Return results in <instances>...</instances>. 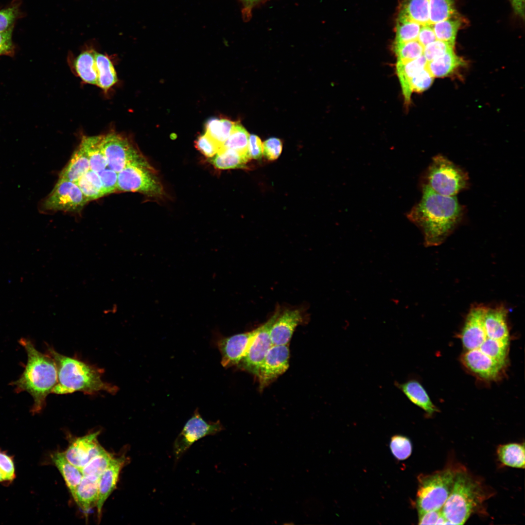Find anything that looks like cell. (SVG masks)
Here are the masks:
<instances>
[{
	"label": "cell",
	"instance_id": "cell-1",
	"mask_svg": "<svg viewBox=\"0 0 525 525\" xmlns=\"http://www.w3.org/2000/svg\"><path fill=\"white\" fill-rule=\"evenodd\" d=\"M487 307L478 306L469 312L460 334L464 349L461 361L477 377L487 381L497 380L508 362L510 341L493 339L484 325Z\"/></svg>",
	"mask_w": 525,
	"mask_h": 525
},
{
	"label": "cell",
	"instance_id": "cell-2",
	"mask_svg": "<svg viewBox=\"0 0 525 525\" xmlns=\"http://www.w3.org/2000/svg\"><path fill=\"white\" fill-rule=\"evenodd\" d=\"M464 209L456 197L439 194L427 184L420 201L407 214L408 218L422 231L426 244H440L462 219Z\"/></svg>",
	"mask_w": 525,
	"mask_h": 525
},
{
	"label": "cell",
	"instance_id": "cell-3",
	"mask_svg": "<svg viewBox=\"0 0 525 525\" xmlns=\"http://www.w3.org/2000/svg\"><path fill=\"white\" fill-rule=\"evenodd\" d=\"M20 344L27 354V362L20 377L12 383L17 392L27 391L33 397L31 412H40L46 404V399L57 383L55 363L49 354L38 351L29 339L21 338Z\"/></svg>",
	"mask_w": 525,
	"mask_h": 525
},
{
	"label": "cell",
	"instance_id": "cell-4",
	"mask_svg": "<svg viewBox=\"0 0 525 525\" xmlns=\"http://www.w3.org/2000/svg\"><path fill=\"white\" fill-rule=\"evenodd\" d=\"M49 355L56 365L57 383L52 393L67 394L81 391L93 394L101 391L115 393L118 389L115 385L104 382L101 372L77 359L62 355L49 348Z\"/></svg>",
	"mask_w": 525,
	"mask_h": 525
},
{
	"label": "cell",
	"instance_id": "cell-5",
	"mask_svg": "<svg viewBox=\"0 0 525 525\" xmlns=\"http://www.w3.org/2000/svg\"><path fill=\"white\" fill-rule=\"evenodd\" d=\"M481 486L464 471H456L451 491L441 508L449 524L463 525L483 501Z\"/></svg>",
	"mask_w": 525,
	"mask_h": 525
},
{
	"label": "cell",
	"instance_id": "cell-6",
	"mask_svg": "<svg viewBox=\"0 0 525 525\" xmlns=\"http://www.w3.org/2000/svg\"><path fill=\"white\" fill-rule=\"evenodd\" d=\"M117 190L138 192L154 198H161L165 194L156 171L144 157L130 163L118 173Z\"/></svg>",
	"mask_w": 525,
	"mask_h": 525
},
{
	"label": "cell",
	"instance_id": "cell-7",
	"mask_svg": "<svg viewBox=\"0 0 525 525\" xmlns=\"http://www.w3.org/2000/svg\"><path fill=\"white\" fill-rule=\"evenodd\" d=\"M456 471L448 468L420 476L416 496L419 514L442 508L452 489Z\"/></svg>",
	"mask_w": 525,
	"mask_h": 525
},
{
	"label": "cell",
	"instance_id": "cell-8",
	"mask_svg": "<svg viewBox=\"0 0 525 525\" xmlns=\"http://www.w3.org/2000/svg\"><path fill=\"white\" fill-rule=\"evenodd\" d=\"M427 184L437 193L454 196L468 186L466 173L445 157L435 156L429 166Z\"/></svg>",
	"mask_w": 525,
	"mask_h": 525
},
{
	"label": "cell",
	"instance_id": "cell-9",
	"mask_svg": "<svg viewBox=\"0 0 525 525\" xmlns=\"http://www.w3.org/2000/svg\"><path fill=\"white\" fill-rule=\"evenodd\" d=\"M225 429L220 420L207 421L196 409L188 420L173 444V455L176 464L196 441L208 436L217 434Z\"/></svg>",
	"mask_w": 525,
	"mask_h": 525
},
{
	"label": "cell",
	"instance_id": "cell-10",
	"mask_svg": "<svg viewBox=\"0 0 525 525\" xmlns=\"http://www.w3.org/2000/svg\"><path fill=\"white\" fill-rule=\"evenodd\" d=\"M88 202L75 182L58 178L53 189L43 200L41 209L45 211L75 212Z\"/></svg>",
	"mask_w": 525,
	"mask_h": 525
},
{
	"label": "cell",
	"instance_id": "cell-11",
	"mask_svg": "<svg viewBox=\"0 0 525 525\" xmlns=\"http://www.w3.org/2000/svg\"><path fill=\"white\" fill-rule=\"evenodd\" d=\"M102 146L107 167L117 173L130 163L144 158L126 138L115 132L103 135Z\"/></svg>",
	"mask_w": 525,
	"mask_h": 525
},
{
	"label": "cell",
	"instance_id": "cell-12",
	"mask_svg": "<svg viewBox=\"0 0 525 525\" xmlns=\"http://www.w3.org/2000/svg\"><path fill=\"white\" fill-rule=\"evenodd\" d=\"M281 310L277 308L273 315L264 323L256 328V332L248 350L237 366L256 376L260 366L269 349L272 346L270 331Z\"/></svg>",
	"mask_w": 525,
	"mask_h": 525
},
{
	"label": "cell",
	"instance_id": "cell-13",
	"mask_svg": "<svg viewBox=\"0 0 525 525\" xmlns=\"http://www.w3.org/2000/svg\"><path fill=\"white\" fill-rule=\"evenodd\" d=\"M289 356L288 344L272 345L269 349L260 366L257 376L261 390L287 370Z\"/></svg>",
	"mask_w": 525,
	"mask_h": 525
},
{
	"label": "cell",
	"instance_id": "cell-14",
	"mask_svg": "<svg viewBox=\"0 0 525 525\" xmlns=\"http://www.w3.org/2000/svg\"><path fill=\"white\" fill-rule=\"evenodd\" d=\"M257 329L219 339L218 347L225 368L237 366L246 354Z\"/></svg>",
	"mask_w": 525,
	"mask_h": 525
},
{
	"label": "cell",
	"instance_id": "cell-15",
	"mask_svg": "<svg viewBox=\"0 0 525 525\" xmlns=\"http://www.w3.org/2000/svg\"><path fill=\"white\" fill-rule=\"evenodd\" d=\"M97 431L74 439L64 452L66 458L80 470L105 450L99 444Z\"/></svg>",
	"mask_w": 525,
	"mask_h": 525
},
{
	"label": "cell",
	"instance_id": "cell-16",
	"mask_svg": "<svg viewBox=\"0 0 525 525\" xmlns=\"http://www.w3.org/2000/svg\"><path fill=\"white\" fill-rule=\"evenodd\" d=\"M303 319V311L299 308L281 311L270 331L273 345H287L296 328Z\"/></svg>",
	"mask_w": 525,
	"mask_h": 525
},
{
	"label": "cell",
	"instance_id": "cell-17",
	"mask_svg": "<svg viewBox=\"0 0 525 525\" xmlns=\"http://www.w3.org/2000/svg\"><path fill=\"white\" fill-rule=\"evenodd\" d=\"M125 460L123 456L113 458L110 464L99 478L96 503L99 521L105 502L116 487L120 473L125 463Z\"/></svg>",
	"mask_w": 525,
	"mask_h": 525
},
{
	"label": "cell",
	"instance_id": "cell-18",
	"mask_svg": "<svg viewBox=\"0 0 525 525\" xmlns=\"http://www.w3.org/2000/svg\"><path fill=\"white\" fill-rule=\"evenodd\" d=\"M395 385L412 403L422 409L427 415H432L438 411L425 388L418 380L411 379L403 383L395 382Z\"/></svg>",
	"mask_w": 525,
	"mask_h": 525
},
{
	"label": "cell",
	"instance_id": "cell-19",
	"mask_svg": "<svg viewBox=\"0 0 525 525\" xmlns=\"http://www.w3.org/2000/svg\"><path fill=\"white\" fill-rule=\"evenodd\" d=\"M506 309L503 306L487 307L484 316V325L487 334L496 340L510 341L507 322Z\"/></svg>",
	"mask_w": 525,
	"mask_h": 525
},
{
	"label": "cell",
	"instance_id": "cell-20",
	"mask_svg": "<svg viewBox=\"0 0 525 525\" xmlns=\"http://www.w3.org/2000/svg\"><path fill=\"white\" fill-rule=\"evenodd\" d=\"M426 64L427 61L423 55L409 61H397V74L406 104H409L410 102L412 93L410 86V81L416 74L425 68Z\"/></svg>",
	"mask_w": 525,
	"mask_h": 525
},
{
	"label": "cell",
	"instance_id": "cell-21",
	"mask_svg": "<svg viewBox=\"0 0 525 525\" xmlns=\"http://www.w3.org/2000/svg\"><path fill=\"white\" fill-rule=\"evenodd\" d=\"M99 479V478L94 476H83L72 496L78 506L86 513L96 505Z\"/></svg>",
	"mask_w": 525,
	"mask_h": 525
},
{
	"label": "cell",
	"instance_id": "cell-22",
	"mask_svg": "<svg viewBox=\"0 0 525 525\" xmlns=\"http://www.w3.org/2000/svg\"><path fill=\"white\" fill-rule=\"evenodd\" d=\"M50 458L61 474L73 496L83 477L81 470L66 458L64 452H52L50 455Z\"/></svg>",
	"mask_w": 525,
	"mask_h": 525
},
{
	"label": "cell",
	"instance_id": "cell-23",
	"mask_svg": "<svg viewBox=\"0 0 525 525\" xmlns=\"http://www.w3.org/2000/svg\"><path fill=\"white\" fill-rule=\"evenodd\" d=\"M465 62L452 49L443 55L427 62L426 68L434 77H444L463 66Z\"/></svg>",
	"mask_w": 525,
	"mask_h": 525
},
{
	"label": "cell",
	"instance_id": "cell-24",
	"mask_svg": "<svg viewBox=\"0 0 525 525\" xmlns=\"http://www.w3.org/2000/svg\"><path fill=\"white\" fill-rule=\"evenodd\" d=\"M103 135L83 137L80 145L86 152L90 169L99 173L107 167L106 158L102 149Z\"/></svg>",
	"mask_w": 525,
	"mask_h": 525
},
{
	"label": "cell",
	"instance_id": "cell-25",
	"mask_svg": "<svg viewBox=\"0 0 525 525\" xmlns=\"http://www.w3.org/2000/svg\"><path fill=\"white\" fill-rule=\"evenodd\" d=\"M90 169L88 156L80 144L59 175V178L76 182Z\"/></svg>",
	"mask_w": 525,
	"mask_h": 525
},
{
	"label": "cell",
	"instance_id": "cell-26",
	"mask_svg": "<svg viewBox=\"0 0 525 525\" xmlns=\"http://www.w3.org/2000/svg\"><path fill=\"white\" fill-rule=\"evenodd\" d=\"M95 51L90 49L82 52L74 61V68L77 74L85 82L96 85L98 72L95 57Z\"/></svg>",
	"mask_w": 525,
	"mask_h": 525
},
{
	"label": "cell",
	"instance_id": "cell-27",
	"mask_svg": "<svg viewBox=\"0 0 525 525\" xmlns=\"http://www.w3.org/2000/svg\"><path fill=\"white\" fill-rule=\"evenodd\" d=\"M214 167L221 170L245 168L250 158L235 150L221 147L216 154L210 158Z\"/></svg>",
	"mask_w": 525,
	"mask_h": 525
},
{
	"label": "cell",
	"instance_id": "cell-28",
	"mask_svg": "<svg viewBox=\"0 0 525 525\" xmlns=\"http://www.w3.org/2000/svg\"><path fill=\"white\" fill-rule=\"evenodd\" d=\"M95 57L98 72L97 86L106 91L117 82L115 70L107 56L96 51Z\"/></svg>",
	"mask_w": 525,
	"mask_h": 525
},
{
	"label": "cell",
	"instance_id": "cell-29",
	"mask_svg": "<svg viewBox=\"0 0 525 525\" xmlns=\"http://www.w3.org/2000/svg\"><path fill=\"white\" fill-rule=\"evenodd\" d=\"M499 460L504 465L516 468H525L524 444L511 443L499 446L497 449Z\"/></svg>",
	"mask_w": 525,
	"mask_h": 525
},
{
	"label": "cell",
	"instance_id": "cell-30",
	"mask_svg": "<svg viewBox=\"0 0 525 525\" xmlns=\"http://www.w3.org/2000/svg\"><path fill=\"white\" fill-rule=\"evenodd\" d=\"M399 15L421 25L430 24L428 0H404Z\"/></svg>",
	"mask_w": 525,
	"mask_h": 525
},
{
	"label": "cell",
	"instance_id": "cell-31",
	"mask_svg": "<svg viewBox=\"0 0 525 525\" xmlns=\"http://www.w3.org/2000/svg\"><path fill=\"white\" fill-rule=\"evenodd\" d=\"M235 122L226 118H210L205 124V134L221 148L229 136Z\"/></svg>",
	"mask_w": 525,
	"mask_h": 525
},
{
	"label": "cell",
	"instance_id": "cell-32",
	"mask_svg": "<svg viewBox=\"0 0 525 525\" xmlns=\"http://www.w3.org/2000/svg\"><path fill=\"white\" fill-rule=\"evenodd\" d=\"M428 0L430 24L456 17L454 0Z\"/></svg>",
	"mask_w": 525,
	"mask_h": 525
},
{
	"label": "cell",
	"instance_id": "cell-33",
	"mask_svg": "<svg viewBox=\"0 0 525 525\" xmlns=\"http://www.w3.org/2000/svg\"><path fill=\"white\" fill-rule=\"evenodd\" d=\"M460 25L461 22L456 17L432 24L437 39L448 42L454 46Z\"/></svg>",
	"mask_w": 525,
	"mask_h": 525
},
{
	"label": "cell",
	"instance_id": "cell-34",
	"mask_svg": "<svg viewBox=\"0 0 525 525\" xmlns=\"http://www.w3.org/2000/svg\"><path fill=\"white\" fill-rule=\"evenodd\" d=\"M249 134L239 122H235L232 131L221 147L235 150L249 157L248 141ZM250 158V157H249Z\"/></svg>",
	"mask_w": 525,
	"mask_h": 525
},
{
	"label": "cell",
	"instance_id": "cell-35",
	"mask_svg": "<svg viewBox=\"0 0 525 525\" xmlns=\"http://www.w3.org/2000/svg\"><path fill=\"white\" fill-rule=\"evenodd\" d=\"M421 25L399 15L396 25L395 42H405L417 40Z\"/></svg>",
	"mask_w": 525,
	"mask_h": 525
},
{
	"label": "cell",
	"instance_id": "cell-36",
	"mask_svg": "<svg viewBox=\"0 0 525 525\" xmlns=\"http://www.w3.org/2000/svg\"><path fill=\"white\" fill-rule=\"evenodd\" d=\"M113 459V456L105 450L91 459L80 470L83 476L100 478Z\"/></svg>",
	"mask_w": 525,
	"mask_h": 525
},
{
	"label": "cell",
	"instance_id": "cell-37",
	"mask_svg": "<svg viewBox=\"0 0 525 525\" xmlns=\"http://www.w3.org/2000/svg\"><path fill=\"white\" fill-rule=\"evenodd\" d=\"M423 48L417 40L395 42L394 51L397 55V61L406 62L418 58L423 55Z\"/></svg>",
	"mask_w": 525,
	"mask_h": 525
},
{
	"label": "cell",
	"instance_id": "cell-38",
	"mask_svg": "<svg viewBox=\"0 0 525 525\" xmlns=\"http://www.w3.org/2000/svg\"><path fill=\"white\" fill-rule=\"evenodd\" d=\"M412 444L406 437L395 435L391 438L390 448L393 455L398 460L407 459L412 453Z\"/></svg>",
	"mask_w": 525,
	"mask_h": 525
},
{
	"label": "cell",
	"instance_id": "cell-39",
	"mask_svg": "<svg viewBox=\"0 0 525 525\" xmlns=\"http://www.w3.org/2000/svg\"><path fill=\"white\" fill-rule=\"evenodd\" d=\"M0 473L4 481V485L11 484L16 477L15 465L13 456L5 451L0 450Z\"/></svg>",
	"mask_w": 525,
	"mask_h": 525
},
{
	"label": "cell",
	"instance_id": "cell-40",
	"mask_svg": "<svg viewBox=\"0 0 525 525\" xmlns=\"http://www.w3.org/2000/svg\"><path fill=\"white\" fill-rule=\"evenodd\" d=\"M20 14L19 4L17 3L0 9V33L13 28Z\"/></svg>",
	"mask_w": 525,
	"mask_h": 525
},
{
	"label": "cell",
	"instance_id": "cell-41",
	"mask_svg": "<svg viewBox=\"0 0 525 525\" xmlns=\"http://www.w3.org/2000/svg\"><path fill=\"white\" fill-rule=\"evenodd\" d=\"M454 47L448 42L437 39L424 47L423 55L428 62L454 49Z\"/></svg>",
	"mask_w": 525,
	"mask_h": 525
},
{
	"label": "cell",
	"instance_id": "cell-42",
	"mask_svg": "<svg viewBox=\"0 0 525 525\" xmlns=\"http://www.w3.org/2000/svg\"><path fill=\"white\" fill-rule=\"evenodd\" d=\"M434 77L425 67L410 81L411 91L421 92L428 89L433 83Z\"/></svg>",
	"mask_w": 525,
	"mask_h": 525
},
{
	"label": "cell",
	"instance_id": "cell-43",
	"mask_svg": "<svg viewBox=\"0 0 525 525\" xmlns=\"http://www.w3.org/2000/svg\"><path fill=\"white\" fill-rule=\"evenodd\" d=\"M98 173L102 182L104 195L110 194L117 190L118 173L107 167Z\"/></svg>",
	"mask_w": 525,
	"mask_h": 525
},
{
	"label": "cell",
	"instance_id": "cell-44",
	"mask_svg": "<svg viewBox=\"0 0 525 525\" xmlns=\"http://www.w3.org/2000/svg\"><path fill=\"white\" fill-rule=\"evenodd\" d=\"M195 146L203 155L209 158L214 156L220 148L206 134L197 139L195 141Z\"/></svg>",
	"mask_w": 525,
	"mask_h": 525
},
{
	"label": "cell",
	"instance_id": "cell-45",
	"mask_svg": "<svg viewBox=\"0 0 525 525\" xmlns=\"http://www.w3.org/2000/svg\"><path fill=\"white\" fill-rule=\"evenodd\" d=\"M75 182L88 201L98 199L105 195L103 192L84 175Z\"/></svg>",
	"mask_w": 525,
	"mask_h": 525
},
{
	"label": "cell",
	"instance_id": "cell-46",
	"mask_svg": "<svg viewBox=\"0 0 525 525\" xmlns=\"http://www.w3.org/2000/svg\"><path fill=\"white\" fill-rule=\"evenodd\" d=\"M282 149V142L277 138H269L262 144V155L269 160L277 159L281 154Z\"/></svg>",
	"mask_w": 525,
	"mask_h": 525
},
{
	"label": "cell",
	"instance_id": "cell-47",
	"mask_svg": "<svg viewBox=\"0 0 525 525\" xmlns=\"http://www.w3.org/2000/svg\"><path fill=\"white\" fill-rule=\"evenodd\" d=\"M419 515V525L449 524L442 514L441 509L424 512Z\"/></svg>",
	"mask_w": 525,
	"mask_h": 525
},
{
	"label": "cell",
	"instance_id": "cell-48",
	"mask_svg": "<svg viewBox=\"0 0 525 525\" xmlns=\"http://www.w3.org/2000/svg\"><path fill=\"white\" fill-rule=\"evenodd\" d=\"M13 28L0 33V56H12L15 53V46L12 41Z\"/></svg>",
	"mask_w": 525,
	"mask_h": 525
},
{
	"label": "cell",
	"instance_id": "cell-49",
	"mask_svg": "<svg viewBox=\"0 0 525 525\" xmlns=\"http://www.w3.org/2000/svg\"><path fill=\"white\" fill-rule=\"evenodd\" d=\"M248 151L250 159H261L262 156V144L260 138L258 136L254 134L249 135Z\"/></svg>",
	"mask_w": 525,
	"mask_h": 525
},
{
	"label": "cell",
	"instance_id": "cell-50",
	"mask_svg": "<svg viewBox=\"0 0 525 525\" xmlns=\"http://www.w3.org/2000/svg\"><path fill=\"white\" fill-rule=\"evenodd\" d=\"M437 40L432 24L421 25L417 40L423 47Z\"/></svg>",
	"mask_w": 525,
	"mask_h": 525
},
{
	"label": "cell",
	"instance_id": "cell-51",
	"mask_svg": "<svg viewBox=\"0 0 525 525\" xmlns=\"http://www.w3.org/2000/svg\"><path fill=\"white\" fill-rule=\"evenodd\" d=\"M242 4V14L245 21H249L252 17L253 10L264 3L268 0H238Z\"/></svg>",
	"mask_w": 525,
	"mask_h": 525
},
{
	"label": "cell",
	"instance_id": "cell-52",
	"mask_svg": "<svg viewBox=\"0 0 525 525\" xmlns=\"http://www.w3.org/2000/svg\"><path fill=\"white\" fill-rule=\"evenodd\" d=\"M515 13L523 19L525 16V0H509Z\"/></svg>",
	"mask_w": 525,
	"mask_h": 525
},
{
	"label": "cell",
	"instance_id": "cell-53",
	"mask_svg": "<svg viewBox=\"0 0 525 525\" xmlns=\"http://www.w3.org/2000/svg\"><path fill=\"white\" fill-rule=\"evenodd\" d=\"M0 483H3L4 485V481L3 477L1 475L0 473Z\"/></svg>",
	"mask_w": 525,
	"mask_h": 525
}]
</instances>
